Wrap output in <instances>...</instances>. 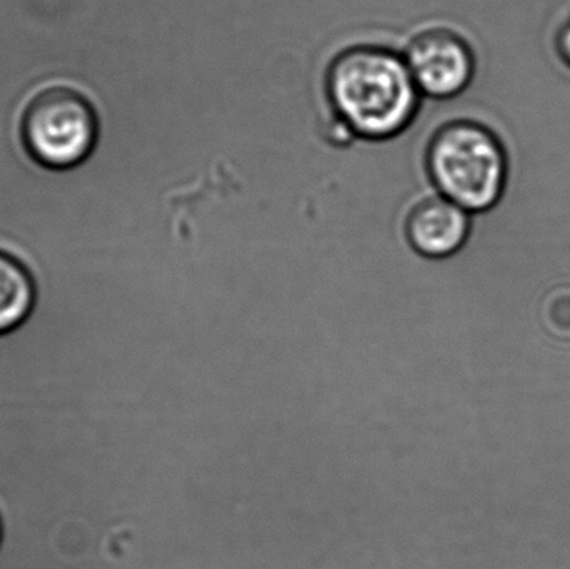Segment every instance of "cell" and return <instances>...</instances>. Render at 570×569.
<instances>
[{
  "label": "cell",
  "mask_w": 570,
  "mask_h": 569,
  "mask_svg": "<svg viewBox=\"0 0 570 569\" xmlns=\"http://www.w3.org/2000/svg\"><path fill=\"white\" fill-rule=\"evenodd\" d=\"M325 96L341 126L368 143L401 136L414 122L422 102L404 56L367 43L348 47L331 60Z\"/></svg>",
  "instance_id": "1"
},
{
  "label": "cell",
  "mask_w": 570,
  "mask_h": 569,
  "mask_svg": "<svg viewBox=\"0 0 570 569\" xmlns=\"http://www.w3.org/2000/svg\"><path fill=\"white\" fill-rule=\"evenodd\" d=\"M425 170L435 193L468 213H485L504 196L508 153L498 134L484 124L452 120L429 140Z\"/></svg>",
  "instance_id": "2"
},
{
  "label": "cell",
  "mask_w": 570,
  "mask_h": 569,
  "mask_svg": "<svg viewBox=\"0 0 570 569\" xmlns=\"http://www.w3.org/2000/svg\"><path fill=\"white\" fill-rule=\"evenodd\" d=\"M20 136L36 163L49 169H70L96 147L99 119L86 96L70 87L53 86L27 104Z\"/></svg>",
  "instance_id": "3"
},
{
  "label": "cell",
  "mask_w": 570,
  "mask_h": 569,
  "mask_svg": "<svg viewBox=\"0 0 570 569\" xmlns=\"http://www.w3.org/2000/svg\"><path fill=\"white\" fill-rule=\"evenodd\" d=\"M402 56L422 97L454 99L474 80L475 53L471 43L448 27L415 33Z\"/></svg>",
  "instance_id": "4"
},
{
  "label": "cell",
  "mask_w": 570,
  "mask_h": 569,
  "mask_svg": "<svg viewBox=\"0 0 570 569\" xmlns=\"http://www.w3.org/2000/svg\"><path fill=\"white\" fill-rule=\"evenodd\" d=\"M471 233V213L441 194L422 197L405 214L404 237L409 247L428 259L458 253Z\"/></svg>",
  "instance_id": "5"
},
{
  "label": "cell",
  "mask_w": 570,
  "mask_h": 569,
  "mask_svg": "<svg viewBox=\"0 0 570 569\" xmlns=\"http://www.w3.org/2000/svg\"><path fill=\"white\" fill-rule=\"evenodd\" d=\"M36 284L27 267L0 251V334L17 330L32 313Z\"/></svg>",
  "instance_id": "6"
},
{
  "label": "cell",
  "mask_w": 570,
  "mask_h": 569,
  "mask_svg": "<svg viewBox=\"0 0 570 569\" xmlns=\"http://www.w3.org/2000/svg\"><path fill=\"white\" fill-rule=\"evenodd\" d=\"M556 49H558L559 57L564 60L566 66L570 67V19L566 20L559 29Z\"/></svg>",
  "instance_id": "7"
},
{
  "label": "cell",
  "mask_w": 570,
  "mask_h": 569,
  "mask_svg": "<svg viewBox=\"0 0 570 569\" xmlns=\"http://www.w3.org/2000/svg\"><path fill=\"white\" fill-rule=\"evenodd\" d=\"M0 541H2V520H0Z\"/></svg>",
  "instance_id": "8"
}]
</instances>
